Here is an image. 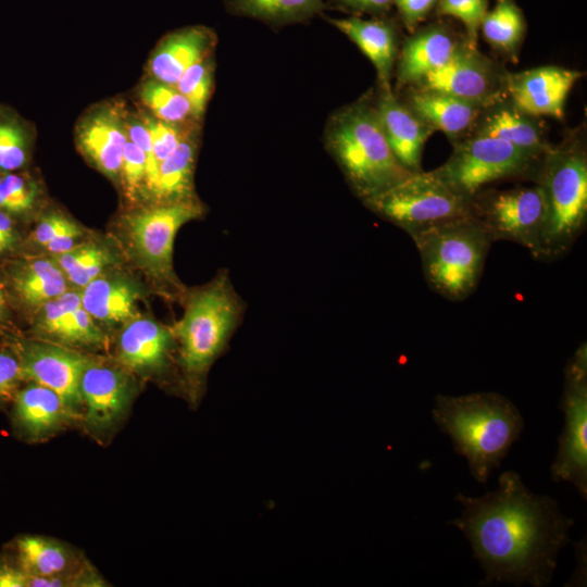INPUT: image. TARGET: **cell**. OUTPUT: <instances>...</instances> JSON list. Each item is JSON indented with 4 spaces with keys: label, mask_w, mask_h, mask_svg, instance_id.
Listing matches in <instances>:
<instances>
[{
    "label": "cell",
    "mask_w": 587,
    "mask_h": 587,
    "mask_svg": "<svg viewBox=\"0 0 587 587\" xmlns=\"http://www.w3.org/2000/svg\"><path fill=\"white\" fill-rule=\"evenodd\" d=\"M455 500L462 511L448 524L471 544L485 574L480 586L550 584L574 524L553 498L532 492L516 472L505 471L496 490L480 497L459 492Z\"/></svg>",
    "instance_id": "1"
},
{
    "label": "cell",
    "mask_w": 587,
    "mask_h": 587,
    "mask_svg": "<svg viewBox=\"0 0 587 587\" xmlns=\"http://www.w3.org/2000/svg\"><path fill=\"white\" fill-rule=\"evenodd\" d=\"M439 430L463 455L472 477L486 483L524 428V419L507 397L494 392L437 395L432 410Z\"/></svg>",
    "instance_id": "2"
},
{
    "label": "cell",
    "mask_w": 587,
    "mask_h": 587,
    "mask_svg": "<svg viewBox=\"0 0 587 587\" xmlns=\"http://www.w3.org/2000/svg\"><path fill=\"white\" fill-rule=\"evenodd\" d=\"M325 145L350 188L362 201L412 174L392 153L377 118L371 92L340 108L329 117Z\"/></svg>",
    "instance_id": "3"
},
{
    "label": "cell",
    "mask_w": 587,
    "mask_h": 587,
    "mask_svg": "<svg viewBox=\"0 0 587 587\" xmlns=\"http://www.w3.org/2000/svg\"><path fill=\"white\" fill-rule=\"evenodd\" d=\"M535 183L545 193L547 220L541 260L563 255L587 220V152L583 136L572 134L542 157Z\"/></svg>",
    "instance_id": "4"
},
{
    "label": "cell",
    "mask_w": 587,
    "mask_h": 587,
    "mask_svg": "<svg viewBox=\"0 0 587 587\" xmlns=\"http://www.w3.org/2000/svg\"><path fill=\"white\" fill-rule=\"evenodd\" d=\"M428 286L450 301L477 287L492 240L474 216L444 222L410 235Z\"/></svg>",
    "instance_id": "5"
},
{
    "label": "cell",
    "mask_w": 587,
    "mask_h": 587,
    "mask_svg": "<svg viewBox=\"0 0 587 587\" xmlns=\"http://www.w3.org/2000/svg\"><path fill=\"white\" fill-rule=\"evenodd\" d=\"M240 311V301L225 275L190 295L183 317L172 328L189 378L205 374L233 334Z\"/></svg>",
    "instance_id": "6"
},
{
    "label": "cell",
    "mask_w": 587,
    "mask_h": 587,
    "mask_svg": "<svg viewBox=\"0 0 587 587\" xmlns=\"http://www.w3.org/2000/svg\"><path fill=\"white\" fill-rule=\"evenodd\" d=\"M363 203L409 236L444 222L473 216V196L457 190L434 171L412 173Z\"/></svg>",
    "instance_id": "7"
},
{
    "label": "cell",
    "mask_w": 587,
    "mask_h": 587,
    "mask_svg": "<svg viewBox=\"0 0 587 587\" xmlns=\"http://www.w3.org/2000/svg\"><path fill=\"white\" fill-rule=\"evenodd\" d=\"M544 155L499 138L471 136L453 143L448 160L433 171L457 190L473 196L499 180L535 182Z\"/></svg>",
    "instance_id": "8"
},
{
    "label": "cell",
    "mask_w": 587,
    "mask_h": 587,
    "mask_svg": "<svg viewBox=\"0 0 587 587\" xmlns=\"http://www.w3.org/2000/svg\"><path fill=\"white\" fill-rule=\"evenodd\" d=\"M473 216L486 228L492 242L508 240L526 248L541 260L547 203L542 188L480 189L473 195Z\"/></svg>",
    "instance_id": "9"
},
{
    "label": "cell",
    "mask_w": 587,
    "mask_h": 587,
    "mask_svg": "<svg viewBox=\"0 0 587 587\" xmlns=\"http://www.w3.org/2000/svg\"><path fill=\"white\" fill-rule=\"evenodd\" d=\"M202 207L196 198L172 203H147L124 217L130 249L151 277L174 284L173 248L178 229L199 217Z\"/></svg>",
    "instance_id": "10"
},
{
    "label": "cell",
    "mask_w": 587,
    "mask_h": 587,
    "mask_svg": "<svg viewBox=\"0 0 587 587\" xmlns=\"http://www.w3.org/2000/svg\"><path fill=\"white\" fill-rule=\"evenodd\" d=\"M560 408L564 426L551 464L553 482H567L587 499V346L582 342L564 371Z\"/></svg>",
    "instance_id": "11"
},
{
    "label": "cell",
    "mask_w": 587,
    "mask_h": 587,
    "mask_svg": "<svg viewBox=\"0 0 587 587\" xmlns=\"http://www.w3.org/2000/svg\"><path fill=\"white\" fill-rule=\"evenodd\" d=\"M508 73L504 66L487 58L478 48L470 47L464 40L445 65L410 87L437 90L486 105L507 96Z\"/></svg>",
    "instance_id": "12"
},
{
    "label": "cell",
    "mask_w": 587,
    "mask_h": 587,
    "mask_svg": "<svg viewBox=\"0 0 587 587\" xmlns=\"http://www.w3.org/2000/svg\"><path fill=\"white\" fill-rule=\"evenodd\" d=\"M128 110L120 100H107L86 110L75 125V143L100 173L118 184L124 147L128 140Z\"/></svg>",
    "instance_id": "13"
},
{
    "label": "cell",
    "mask_w": 587,
    "mask_h": 587,
    "mask_svg": "<svg viewBox=\"0 0 587 587\" xmlns=\"http://www.w3.org/2000/svg\"><path fill=\"white\" fill-rule=\"evenodd\" d=\"M16 357L24 380L53 390L75 414L83 409L80 378L90 358L73 349L41 341L17 342Z\"/></svg>",
    "instance_id": "14"
},
{
    "label": "cell",
    "mask_w": 587,
    "mask_h": 587,
    "mask_svg": "<svg viewBox=\"0 0 587 587\" xmlns=\"http://www.w3.org/2000/svg\"><path fill=\"white\" fill-rule=\"evenodd\" d=\"M583 76V72L557 65L509 72L505 93L519 109L532 116L563 120L567 96Z\"/></svg>",
    "instance_id": "15"
},
{
    "label": "cell",
    "mask_w": 587,
    "mask_h": 587,
    "mask_svg": "<svg viewBox=\"0 0 587 587\" xmlns=\"http://www.w3.org/2000/svg\"><path fill=\"white\" fill-rule=\"evenodd\" d=\"M84 417L91 429L112 427L126 412L134 384L121 369L90 359L80 378Z\"/></svg>",
    "instance_id": "16"
},
{
    "label": "cell",
    "mask_w": 587,
    "mask_h": 587,
    "mask_svg": "<svg viewBox=\"0 0 587 587\" xmlns=\"http://www.w3.org/2000/svg\"><path fill=\"white\" fill-rule=\"evenodd\" d=\"M464 40V36H458L444 23H430L416 28L398 52L395 65L397 89L413 86L428 73L445 65Z\"/></svg>",
    "instance_id": "17"
},
{
    "label": "cell",
    "mask_w": 587,
    "mask_h": 587,
    "mask_svg": "<svg viewBox=\"0 0 587 587\" xmlns=\"http://www.w3.org/2000/svg\"><path fill=\"white\" fill-rule=\"evenodd\" d=\"M373 104L386 140L399 163L411 173L423 171L422 152L435 132L398 98L391 87H378Z\"/></svg>",
    "instance_id": "18"
},
{
    "label": "cell",
    "mask_w": 587,
    "mask_h": 587,
    "mask_svg": "<svg viewBox=\"0 0 587 587\" xmlns=\"http://www.w3.org/2000/svg\"><path fill=\"white\" fill-rule=\"evenodd\" d=\"M398 98L434 132L446 134L451 145L469 137L485 105L417 87L401 89Z\"/></svg>",
    "instance_id": "19"
},
{
    "label": "cell",
    "mask_w": 587,
    "mask_h": 587,
    "mask_svg": "<svg viewBox=\"0 0 587 587\" xmlns=\"http://www.w3.org/2000/svg\"><path fill=\"white\" fill-rule=\"evenodd\" d=\"M471 136L499 138L536 155L552 146L540 118L523 112L507 96L484 107Z\"/></svg>",
    "instance_id": "20"
},
{
    "label": "cell",
    "mask_w": 587,
    "mask_h": 587,
    "mask_svg": "<svg viewBox=\"0 0 587 587\" xmlns=\"http://www.w3.org/2000/svg\"><path fill=\"white\" fill-rule=\"evenodd\" d=\"M35 329L71 346H100L104 334L84 308L79 291L66 290L37 309Z\"/></svg>",
    "instance_id": "21"
},
{
    "label": "cell",
    "mask_w": 587,
    "mask_h": 587,
    "mask_svg": "<svg viewBox=\"0 0 587 587\" xmlns=\"http://www.w3.org/2000/svg\"><path fill=\"white\" fill-rule=\"evenodd\" d=\"M215 42V33L201 25L168 33L149 59V77L175 86L188 67L210 57Z\"/></svg>",
    "instance_id": "22"
},
{
    "label": "cell",
    "mask_w": 587,
    "mask_h": 587,
    "mask_svg": "<svg viewBox=\"0 0 587 587\" xmlns=\"http://www.w3.org/2000/svg\"><path fill=\"white\" fill-rule=\"evenodd\" d=\"M173 341L172 329L151 317L137 315L120 333L117 358L133 372L154 373L166 365Z\"/></svg>",
    "instance_id": "23"
},
{
    "label": "cell",
    "mask_w": 587,
    "mask_h": 587,
    "mask_svg": "<svg viewBox=\"0 0 587 587\" xmlns=\"http://www.w3.org/2000/svg\"><path fill=\"white\" fill-rule=\"evenodd\" d=\"M338 30L354 42L372 62L378 87H391V77L399 52L395 25L380 17L364 20L358 16L328 18Z\"/></svg>",
    "instance_id": "24"
},
{
    "label": "cell",
    "mask_w": 587,
    "mask_h": 587,
    "mask_svg": "<svg viewBox=\"0 0 587 587\" xmlns=\"http://www.w3.org/2000/svg\"><path fill=\"white\" fill-rule=\"evenodd\" d=\"M82 303L97 323L125 324L137 316V303L142 291L132 278L103 273L79 291Z\"/></svg>",
    "instance_id": "25"
},
{
    "label": "cell",
    "mask_w": 587,
    "mask_h": 587,
    "mask_svg": "<svg viewBox=\"0 0 587 587\" xmlns=\"http://www.w3.org/2000/svg\"><path fill=\"white\" fill-rule=\"evenodd\" d=\"M9 295L27 309H38L67 290L68 282L51 258H24L10 264L5 279Z\"/></svg>",
    "instance_id": "26"
},
{
    "label": "cell",
    "mask_w": 587,
    "mask_h": 587,
    "mask_svg": "<svg viewBox=\"0 0 587 587\" xmlns=\"http://www.w3.org/2000/svg\"><path fill=\"white\" fill-rule=\"evenodd\" d=\"M75 415L57 392L36 383L14 397V423L29 438L46 436Z\"/></svg>",
    "instance_id": "27"
},
{
    "label": "cell",
    "mask_w": 587,
    "mask_h": 587,
    "mask_svg": "<svg viewBox=\"0 0 587 587\" xmlns=\"http://www.w3.org/2000/svg\"><path fill=\"white\" fill-rule=\"evenodd\" d=\"M196 130L162 161L150 190L148 203H172L193 199V171L197 157Z\"/></svg>",
    "instance_id": "28"
},
{
    "label": "cell",
    "mask_w": 587,
    "mask_h": 587,
    "mask_svg": "<svg viewBox=\"0 0 587 587\" xmlns=\"http://www.w3.org/2000/svg\"><path fill=\"white\" fill-rule=\"evenodd\" d=\"M479 30L494 50L515 61L526 30L523 11L514 0H495Z\"/></svg>",
    "instance_id": "29"
},
{
    "label": "cell",
    "mask_w": 587,
    "mask_h": 587,
    "mask_svg": "<svg viewBox=\"0 0 587 587\" xmlns=\"http://www.w3.org/2000/svg\"><path fill=\"white\" fill-rule=\"evenodd\" d=\"M35 139L34 125L12 107L0 103V172L26 170Z\"/></svg>",
    "instance_id": "30"
},
{
    "label": "cell",
    "mask_w": 587,
    "mask_h": 587,
    "mask_svg": "<svg viewBox=\"0 0 587 587\" xmlns=\"http://www.w3.org/2000/svg\"><path fill=\"white\" fill-rule=\"evenodd\" d=\"M51 257L63 271L68 284L80 289L116 262L111 249L98 242H83Z\"/></svg>",
    "instance_id": "31"
},
{
    "label": "cell",
    "mask_w": 587,
    "mask_h": 587,
    "mask_svg": "<svg viewBox=\"0 0 587 587\" xmlns=\"http://www.w3.org/2000/svg\"><path fill=\"white\" fill-rule=\"evenodd\" d=\"M15 548L20 566L33 575L61 576L71 565L67 549L51 539L24 536L16 540Z\"/></svg>",
    "instance_id": "32"
},
{
    "label": "cell",
    "mask_w": 587,
    "mask_h": 587,
    "mask_svg": "<svg viewBox=\"0 0 587 587\" xmlns=\"http://www.w3.org/2000/svg\"><path fill=\"white\" fill-rule=\"evenodd\" d=\"M140 102L154 117L174 124L193 120L187 98L175 86L149 77L138 89Z\"/></svg>",
    "instance_id": "33"
},
{
    "label": "cell",
    "mask_w": 587,
    "mask_h": 587,
    "mask_svg": "<svg viewBox=\"0 0 587 587\" xmlns=\"http://www.w3.org/2000/svg\"><path fill=\"white\" fill-rule=\"evenodd\" d=\"M226 2L236 13L274 23L301 21L324 8L323 0H226Z\"/></svg>",
    "instance_id": "34"
},
{
    "label": "cell",
    "mask_w": 587,
    "mask_h": 587,
    "mask_svg": "<svg viewBox=\"0 0 587 587\" xmlns=\"http://www.w3.org/2000/svg\"><path fill=\"white\" fill-rule=\"evenodd\" d=\"M42 189L26 170L0 172V211L21 218L32 214L39 205Z\"/></svg>",
    "instance_id": "35"
},
{
    "label": "cell",
    "mask_w": 587,
    "mask_h": 587,
    "mask_svg": "<svg viewBox=\"0 0 587 587\" xmlns=\"http://www.w3.org/2000/svg\"><path fill=\"white\" fill-rule=\"evenodd\" d=\"M84 235V228L73 220L59 212H50L39 218L29 239L51 255H57L82 243Z\"/></svg>",
    "instance_id": "36"
},
{
    "label": "cell",
    "mask_w": 587,
    "mask_h": 587,
    "mask_svg": "<svg viewBox=\"0 0 587 587\" xmlns=\"http://www.w3.org/2000/svg\"><path fill=\"white\" fill-rule=\"evenodd\" d=\"M118 185L122 187L124 197L129 203H147V158L143 151L129 140H127L123 151Z\"/></svg>",
    "instance_id": "37"
},
{
    "label": "cell",
    "mask_w": 587,
    "mask_h": 587,
    "mask_svg": "<svg viewBox=\"0 0 587 587\" xmlns=\"http://www.w3.org/2000/svg\"><path fill=\"white\" fill-rule=\"evenodd\" d=\"M213 86V62L210 57L192 64L175 87L189 101L195 121L202 117Z\"/></svg>",
    "instance_id": "38"
},
{
    "label": "cell",
    "mask_w": 587,
    "mask_h": 587,
    "mask_svg": "<svg viewBox=\"0 0 587 587\" xmlns=\"http://www.w3.org/2000/svg\"><path fill=\"white\" fill-rule=\"evenodd\" d=\"M436 13L462 22L465 42L477 48L479 26L488 11V0H437Z\"/></svg>",
    "instance_id": "39"
},
{
    "label": "cell",
    "mask_w": 587,
    "mask_h": 587,
    "mask_svg": "<svg viewBox=\"0 0 587 587\" xmlns=\"http://www.w3.org/2000/svg\"><path fill=\"white\" fill-rule=\"evenodd\" d=\"M140 113L151 136L153 158L158 171L159 164L178 147L192 128L189 127V123L174 124L159 120L148 112Z\"/></svg>",
    "instance_id": "40"
},
{
    "label": "cell",
    "mask_w": 587,
    "mask_h": 587,
    "mask_svg": "<svg viewBox=\"0 0 587 587\" xmlns=\"http://www.w3.org/2000/svg\"><path fill=\"white\" fill-rule=\"evenodd\" d=\"M126 130L128 140L135 143L139 149H141L147 158L149 201L150 190L157 174V166L153 158L151 136L140 112L132 113L128 111L126 118Z\"/></svg>",
    "instance_id": "41"
},
{
    "label": "cell",
    "mask_w": 587,
    "mask_h": 587,
    "mask_svg": "<svg viewBox=\"0 0 587 587\" xmlns=\"http://www.w3.org/2000/svg\"><path fill=\"white\" fill-rule=\"evenodd\" d=\"M72 580L61 576H37L26 572L20 565L0 564V587H60L67 586Z\"/></svg>",
    "instance_id": "42"
},
{
    "label": "cell",
    "mask_w": 587,
    "mask_h": 587,
    "mask_svg": "<svg viewBox=\"0 0 587 587\" xmlns=\"http://www.w3.org/2000/svg\"><path fill=\"white\" fill-rule=\"evenodd\" d=\"M22 380L24 377L17 357L0 351V404L15 397Z\"/></svg>",
    "instance_id": "43"
},
{
    "label": "cell",
    "mask_w": 587,
    "mask_h": 587,
    "mask_svg": "<svg viewBox=\"0 0 587 587\" xmlns=\"http://www.w3.org/2000/svg\"><path fill=\"white\" fill-rule=\"evenodd\" d=\"M437 0H394L400 18L412 33L427 18L435 9Z\"/></svg>",
    "instance_id": "44"
},
{
    "label": "cell",
    "mask_w": 587,
    "mask_h": 587,
    "mask_svg": "<svg viewBox=\"0 0 587 587\" xmlns=\"http://www.w3.org/2000/svg\"><path fill=\"white\" fill-rule=\"evenodd\" d=\"M21 243L16 218L0 211V257L14 253Z\"/></svg>",
    "instance_id": "45"
},
{
    "label": "cell",
    "mask_w": 587,
    "mask_h": 587,
    "mask_svg": "<svg viewBox=\"0 0 587 587\" xmlns=\"http://www.w3.org/2000/svg\"><path fill=\"white\" fill-rule=\"evenodd\" d=\"M336 2L350 11L377 17L386 14L394 7V0H336Z\"/></svg>",
    "instance_id": "46"
},
{
    "label": "cell",
    "mask_w": 587,
    "mask_h": 587,
    "mask_svg": "<svg viewBox=\"0 0 587 587\" xmlns=\"http://www.w3.org/2000/svg\"><path fill=\"white\" fill-rule=\"evenodd\" d=\"M577 566L573 576L566 586H585L586 585V540H580L574 544Z\"/></svg>",
    "instance_id": "47"
},
{
    "label": "cell",
    "mask_w": 587,
    "mask_h": 587,
    "mask_svg": "<svg viewBox=\"0 0 587 587\" xmlns=\"http://www.w3.org/2000/svg\"><path fill=\"white\" fill-rule=\"evenodd\" d=\"M9 291L5 282L0 280V323L4 321L8 313Z\"/></svg>",
    "instance_id": "48"
}]
</instances>
